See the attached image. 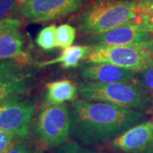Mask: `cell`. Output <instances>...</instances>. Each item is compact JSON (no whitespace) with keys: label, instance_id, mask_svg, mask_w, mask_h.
Wrapping results in <instances>:
<instances>
[{"label":"cell","instance_id":"obj_27","mask_svg":"<svg viewBox=\"0 0 153 153\" xmlns=\"http://www.w3.org/2000/svg\"><path fill=\"white\" fill-rule=\"evenodd\" d=\"M20 1H21V0H20ZM20 1H19V2H20Z\"/></svg>","mask_w":153,"mask_h":153},{"label":"cell","instance_id":"obj_9","mask_svg":"<svg viewBox=\"0 0 153 153\" xmlns=\"http://www.w3.org/2000/svg\"><path fill=\"white\" fill-rule=\"evenodd\" d=\"M153 35L147 33L136 22H129L100 35L88 37L86 42L90 45L105 46H143Z\"/></svg>","mask_w":153,"mask_h":153},{"label":"cell","instance_id":"obj_2","mask_svg":"<svg viewBox=\"0 0 153 153\" xmlns=\"http://www.w3.org/2000/svg\"><path fill=\"white\" fill-rule=\"evenodd\" d=\"M129 22L140 23L138 0H93L76 20L79 31L88 37L100 35Z\"/></svg>","mask_w":153,"mask_h":153},{"label":"cell","instance_id":"obj_8","mask_svg":"<svg viewBox=\"0 0 153 153\" xmlns=\"http://www.w3.org/2000/svg\"><path fill=\"white\" fill-rule=\"evenodd\" d=\"M33 83V74L16 60H0V102L14 95L27 94Z\"/></svg>","mask_w":153,"mask_h":153},{"label":"cell","instance_id":"obj_23","mask_svg":"<svg viewBox=\"0 0 153 153\" xmlns=\"http://www.w3.org/2000/svg\"><path fill=\"white\" fill-rule=\"evenodd\" d=\"M138 6L140 13L153 12V0H138Z\"/></svg>","mask_w":153,"mask_h":153},{"label":"cell","instance_id":"obj_26","mask_svg":"<svg viewBox=\"0 0 153 153\" xmlns=\"http://www.w3.org/2000/svg\"><path fill=\"white\" fill-rule=\"evenodd\" d=\"M152 114H153V105H152Z\"/></svg>","mask_w":153,"mask_h":153},{"label":"cell","instance_id":"obj_1","mask_svg":"<svg viewBox=\"0 0 153 153\" xmlns=\"http://www.w3.org/2000/svg\"><path fill=\"white\" fill-rule=\"evenodd\" d=\"M69 111L71 134L85 145L111 141L147 119V116L140 111L86 100L73 101Z\"/></svg>","mask_w":153,"mask_h":153},{"label":"cell","instance_id":"obj_24","mask_svg":"<svg viewBox=\"0 0 153 153\" xmlns=\"http://www.w3.org/2000/svg\"><path fill=\"white\" fill-rule=\"evenodd\" d=\"M145 47L150 51V53L152 54V55L153 56V36L152 37V38L148 41L146 44L145 45Z\"/></svg>","mask_w":153,"mask_h":153},{"label":"cell","instance_id":"obj_21","mask_svg":"<svg viewBox=\"0 0 153 153\" xmlns=\"http://www.w3.org/2000/svg\"><path fill=\"white\" fill-rule=\"evenodd\" d=\"M16 140H17L16 137L13 134L0 130V153H5Z\"/></svg>","mask_w":153,"mask_h":153},{"label":"cell","instance_id":"obj_25","mask_svg":"<svg viewBox=\"0 0 153 153\" xmlns=\"http://www.w3.org/2000/svg\"><path fill=\"white\" fill-rule=\"evenodd\" d=\"M35 153H43V150H42V148H38Z\"/></svg>","mask_w":153,"mask_h":153},{"label":"cell","instance_id":"obj_11","mask_svg":"<svg viewBox=\"0 0 153 153\" xmlns=\"http://www.w3.org/2000/svg\"><path fill=\"white\" fill-rule=\"evenodd\" d=\"M21 25L19 20L12 17L0 21V60H16L22 64L27 61Z\"/></svg>","mask_w":153,"mask_h":153},{"label":"cell","instance_id":"obj_18","mask_svg":"<svg viewBox=\"0 0 153 153\" xmlns=\"http://www.w3.org/2000/svg\"><path fill=\"white\" fill-rule=\"evenodd\" d=\"M36 151L33 143L27 138H23L16 140L5 153H35Z\"/></svg>","mask_w":153,"mask_h":153},{"label":"cell","instance_id":"obj_14","mask_svg":"<svg viewBox=\"0 0 153 153\" xmlns=\"http://www.w3.org/2000/svg\"><path fill=\"white\" fill-rule=\"evenodd\" d=\"M91 49V45H71V47L64 49L59 57L39 62L38 65L40 67H46L54 64H61L64 68H76L79 66L80 61L87 59Z\"/></svg>","mask_w":153,"mask_h":153},{"label":"cell","instance_id":"obj_13","mask_svg":"<svg viewBox=\"0 0 153 153\" xmlns=\"http://www.w3.org/2000/svg\"><path fill=\"white\" fill-rule=\"evenodd\" d=\"M77 85L69 79H61L46 83L44 102L47 105H62L76 99Z\"/></svg>","mask_w":153,"mask_h":153},{"label":"cell","instance_id":"obj_22","mask_svg":"<svg viewBox=\"0 0 153 153\" xmlns=\"http://www.w3.org/2000/svg\"><path fill=\"white\" fill-rule=\"evenodd\" d=\"M140 25L145 31L153 35V12L140 13Z\"/></svg>","mask_w":153,"mask_h":153},{"label":"cell","instance_id":"obj_5","mask_svg":"<svg viewBox=\"0 0 153 153\" xmlns=\"http://www.w3.org/2000/svg\"><path fill=\"white\" fill-rule=\"evenodd\" d=\"M85 63H109L137 72L153 61V56L143 46L91 45Z\"/></svg>","mask_w":153,"mask_h":153},{"label":"cell","instance_id":"obj_15","mask_svg":"<svg viewBox=\"0 0 153 153\" xmlns=\"http://www.w3.org/2000/svg\"><path fill=\"white\" fill-rule=\"evenodd\" d=\"M56 29L57 27L55 25H50L49 27L43 28L38 33L36 43L42 49L49 51L54 49L57 46V39H56Z\"/></svg>","mask_w":153,"mask_h":153},{"label":"cell","instance_id":"obj_19","mask_svg":"<svg viewBox=\"0 0 153 153\" xmlns=\"http://www.w3.org/2000/svg\"><path fill=\"white\" fill-rule=\"evenodd\" d=\"M20 0H0V21L10 17Z\"/></svg>","mask_w":153,"mask_h":153},{"label":"cell","instance_id":"obj_12","mask_svg":"<svg viewBox=\"0 0 153 153\" xmlns=\"http://www.w3.org/2000/svg\"><path fill=\"white\" fill-rule=\"evenodd\" d=\"M78 73L84 81L127 82L134 80L136 72L109 63H84L79 66Z\"/></svg>","mask_w":153,"mask_h":153},{"label":"cell","instance_id":"obj_16","mask_svg":"<svg viewBox=\"0 0 153 153\" xmlns=\"http://www.w3.org/2000/svg\"><path fill=\"white\" fill-rule=\"evenodd\" d=\"M76 38V29L69 24H61L56 29L57 46L60 49L71 47Z\"/></svg>","mask_w":153,"mask_h":153},{"label":"cell","instance_id":"obj_17","mask_svg":"<svg viewBox=\"0 0 153 153\" xmlns=\"http://www.w3.org/2000/svg\"><path fill=\"white\" fill-rule=\"evenodd\" d=\"M134 81L153 93V61L144 69L137 71Z\"/></svg>","mask_w":153,"mask_h":153},{"label":"cell","instance_id":"obj_3","mask_svg":"<svg viewBox=\"0 0 153 153\" xmlns=\"http://www.w3.org/2000/svg\"><path fill=\"white\" fill-rule=\"evenodd\" d=\"M82 99L117 105L140 111L152 109L153 98L149 91L134 82H105L83 81L77 84Z\"/></svg>","mask_w":153,"mask_h":153},{"label":"cell","instance_id":"obj_7","mask_svg":"<svg viewBox=\"0 0 153 153\" xmlns=\"http://www.w3.org/2000/svg\"><path fill=\"white\" fill-rule=\"evenodd\" d=\"M83 0H21L18 10L33 23H44L65 17L81 8Z\"/></svg>","mask_w":153,"mask_h":153},{"label":"cell","instance_id":"obj_20","mask_svg":"<svg viewBox=\"0 0 153 153\" xmlns=\"http://www.w3.org/2000/svg\"><path fill=\"white\" fill-rule=\"evenodd\" d=\"M56 153H94L75 142H66L58 147Z\"/></svg>","mask_w":153,"mask_h":153},{"label":"cell","instance_id":"obj_10","mask_svg":"<svg viewBox=\"0 0 153 153\" xmlns=\"http://www.w3.org/2000/svg\"><path fill=\"white\" fill-rule=\"evenodd\" d=\"M110 146L123 153H153V121L128 128L111 140Z\"/></svg>","mask_w":153,"mask_h":153},{"label":"cell","instance_id":"obj_6","mask_svg":"<svg viewBox=\"0 0 153 153\" xmlns=\"http://www.w3.org/2000/svg\"><path fill=\"white\" fill-rule=\"evenodd\" d=\"M33 99L14 95L0 102V130L16 139L27 138L36 111Z\"/></svg>","mask_w":153,"mask_h":153},{"label":"cell","instance_id":"obj_4","mask_svg":"<svg viewBox=\"0 0 153 153\" xmlns=\"http://www.w3.org/2000/svg\"><path fill=\"white\" fill-rule=\"evenodd\" d=\"M35 134L46 147H59L65 144L71 134V116L66 105L41 106L36 118Z\"/></svg>","mask_w":153,"mask_h":153}]
</instances>
